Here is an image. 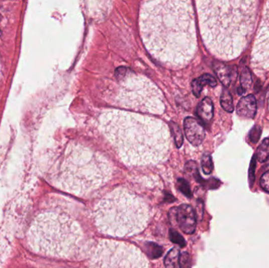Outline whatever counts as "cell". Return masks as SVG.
Wrapping results in <instances>:
<instances>
[{"label":"cell","instance_id":"6","mask_svg":"<svg viewBox=\"0 0 269 268\" xmlns=\"http://www.w3.org/2000/svg\"><path fill=\"white\" fill-rule=\"evenodd\" d=\"M98 231L113 237H131L149 222V208L137 194L118 188L98 201L93 211Z\"/></svg>","mask_w":269,"mask_h":268},{"label":"cell","instance_id":"8","mask_svg":"<svg viewBox=\"0 0 269 268\" xmlns=\"http://www.w3.org/2000/svg\"><path fill=\"white\" fill-rule=\"evenodd\" d=\"M90 268H149L141 250L128 243L103 240L90 259Z\"/></svg>","mask_w":269,"mask_h":268},{"label":"cell","instance_id":"1","mask_svg":"<svg viewBox=\"0 0 269 268\" xmlns=\"http://www.w3.org/2000/svg\"><path fill=\"white\" fill-rule=\"evenodd\" d=\"M140 34L146 49L169 67L189 63L197 51L192 6L185 0H156L143 4Z\"/></svg>","mask_w":269,"mask_h":268},{"label":"cell","instance_id":"24","mask_svg":"<svg viewBox=\"0 0 269 268\" xmlns=\"http://www.w3.org/2000/svg\"><path fill=\"white\" fill-rule=\"evenodd\" d=\"M178 183L179 188H180V190L182 191L183 194H185V195L187 196V197H188V198H191V191L188 183H187L185 180L180 179V180H179Z\"/></svg>","mask_w":269,"mask_h":268},{"label":"cell","instance_id":"21","mask_svg":"<svg viewBox=\"0 0 269 268\" xmlns=\"http://www.w3.org/2000/svg\"><path fill=\"white\" fill-rule=\"evenodd\" d=\"M170 127H171L172 131L173 133V138H174L175 143L177 144V147H181L183 142H184V138H183V134L181 132V130H180V127L174 122H171L170 123Z\"/></svg>","mask_w":269,"mask_h":268},{"label":"cell","instance_id":"2","mask_svg":"<svg viewBox=\"0 0 269 268\" xmlns=\"http://www.w3.org/2000/svg\"><path fill=\"white\" fill-rule=\"evenodd\" d=\"M99 128L125 165H156L167 158L170 133L159 119L124 111H106L99 117Z\"/></svg>","mask_w":269,"mask_h":268},{"label":"cell","instance_id":"22","mask_svg":"<svg viewBox=\"0 0 269 268\" xmlns=\"http://www.w3.org/2000/svg\"><path fill=\"white\" fill-rule=\"evenodd\" d=\"M169 235H170V239H171L172 241L179 244L181 247L185 246V240L184 239V237L182 236L179 234L178 232L174 230H171L169 232Z\"/></svg>","mask_w":269,"mask_h":268},{"label":"cell","instance_id":"17","mask_svg":"<svg viewBox=\"0 0 269 268\" xmlns=\"http://www.w3.org/2000/svg\"><path fill=\"white\" fill-rule=\"evenodd\" d=\"M220 104L224 110L228 112H232L234 110L233 107V100L231 93L227 89L224 88L222 91L221 97H220Z\"/></svg>","mask_w":269,"mask_h":268},{"label":"cell","instance_id":"11","mask_svg":"<svg viewBox=\"0 0 269 268\" xmlns=\"http://www.w3.org/2000/svg\"><path fill=\"white\" fill-rule=\"evenodd\" d=\"M186 137L192 145L198 147L203 142L206 132L203 125L195 118L187 117L184 120Z\"/></svg>","mask_w":269,"mask_h":268},{"label":"cell","instance_id":"10","mask_svg":"<svg viewBox=\"0 0 269 268\" xmlns=\"http://www.w3.org/2000/svg\"><path fill=\"white\" fill-rule=\"evenodd\" d=\"M171 213L177 220L180 230L185 234H191L196 228L197 219L195 212L188 205H180L179 208H172Z\"/></svg>","mask_w":269,"mask_h":268},{"label":"cell","instance_id":"23","mask_svg":"<svg viewBox=\"0 0 269 268\" xmlns=\"http://www.w3.org/2000/svg\"><path fill=\"white\" fill-rule=\"evenodd\" d=\"M180 268H191V257L188 252H183L179 259Z\"/></svg>","mask_w":269,"mask_h":268},{"label":"cell","instance_id":"26","mask_svg":"<svg viewBox=\"0 0 269 268\" xmlns=\"http://www.w3.org/2000/svg\"><path fill=\"white\" fill-rule=\"evenodd\" d=\"M255 166H256V164H255V158H253V160H252V162H251L249 174V182H250L251 186L253 185V182H254Z\"/></svg>","mask_w":269,"mask_h":268},{"label":"cell","instance_id":"13","mask_svg":"<svg viewBox=\"0 0 269 268\" xmlns=\"http://www.w3.org/2000/svg\"><path fill=\"white\" fill-rule=\"evenodd\" d=\"M198 116L205 123L211 121L213 116V104L209 98H205L199 103L197 109Z\"/></svg>","mask_w":269,"mask_h":268},{"label":"cell","instance_id":"5","mask_svg":"<svg viewBox=\"0 0 269 268\" xmlns=\"http://www.w3.org/2000/svg\"><path fill=\"white\" fill-rule=\"evenodd\" d=\"M82 240L79 223L66 214L55 211L37 214L26 233L28 248L48 257H72L78 252Z\"/></svg>","mask_w":269,"mask_h":268},{"label":"cell","instance_id":"9","mask_svg":"<svg viewBox=\"0 0 269 268\" xmlns=\"http://www.w3.org/2000/svg\"><path fill=\"white\" fill-rule=\"evenodd\" d=\"M255 71H269V1L266 3L260 27L251 54Z\"/></svg>","mask_w":269,"mask_h":268},{"label":"cell","instance_id":"25","mask_svg":"<svg viewBox=\"0 0 269 268\" xmlns=\"http://www.w3.org/2000/svg\"><path fill=\"white\" fill-rule=\"evenodd\" d=\"M260 186L266 192L269 193V171L262 175L260 178Z\"/></svg>","mask_w":269,"mask_h":268},{"label":"cell","instance_id":"19","mask_svg":"<svg viewBox=\"0 0 269 268\" xmlns=\"http://www.w3.org/2000/svg\"><path fill=\"white\" fill-rule=\"evenodd\" d=\"M240 83L244 91L249 89L252 84V76H251L250 71L247 67L243 68L241 72Z\"/></svg>","mask_w":269,"mask_h":268},{"label":"cell","instance_id":"7","mask_svg":"<svg viewBox=\"0 0 269 268\" xmlns=\"http://www.w3.org/2000/svg\"><path fill=\"white\" fill-rule=\"evenodd\" d=\"M115 74L119 81L115 105L137 112L163 113V94L153 82L126 68L116 69Z\"/></svg>","mask_w":269,"mask_h":268},{"label":"cell","instance_id":"18","mask_svg":"<svg viewBox=\"0 0 269 268\" xmlns=\"http://www.w3.org/2000/svg\"><path fill=\"white\" fill-rule=\"evenodd\" d=\"M256 156L260 162H265L269 159V138L262 142L260 147L257 149Z\"/></svg>","mask_w":269,"mask_h":268},{"label":"cell","instance_id":"14","mask_svg":"<svg viewBox=\"0 0 269 268\" xmlns=\"http://www.w3.org/2000/svg\"><path fill=\"white\" fill-rule=\"evenodd\" d=\"M206 85H209L210 87H216V79L213 76H211V75L205 74L193 81V93H194L195 96H200L202 88H203L204 86Z\"/></svg>","mask_w":269,"mask_h":268},{"label":"cell","instance_id":"16","mask_svg":"<svg viewBox=\"0 0 269 268\" xmlns=\"http://www.w3.org/2000/svg\"><path fill=\"white\" fill-rule=\"evenodd\" d=\"M180 251L178 248H172L165 259V265L166 268H177L179 264V259H180Z\"/></svg>","mask_w":269,"mask_h":268},{"label":"cell","instance_id":"27","mask_svg":"<svg viewBox=\"0 0 269 268\" xmlns=\"http://www.w3.org/2000/svg\"><path fill=\"white\" fill-rule=\"evenodd\" d=\"M1 76H2V65H1V62H0V79H1Z\"/></svg>","mask_w":269,"mask_h":268},{"label":"cell","instance_id":"4","mask_svg":"<svg viewBox=\"0 0 269 268\" xmlns=\"http://www.w3.org/2000/svg\"><path fill=\"white\" fill-rule=\"evenodd\" d=\"M112 173V165L103 155L71 144L50 171V180L57 188L80 196L103 186Z\"/></svg>","mask_w":269,"mask_h":268},{"label":"cell","instance_id":"12","mask_svg":"<svg viewBox=\"0 0 269 268\" xmlns=\"http://www.w3.org/2000/svg\"><path fill=\"white\" fill-rule=\"evenodd\" d=\"M256 112V98L252 94L241 98L237 105V113L244 118L254 117Z\"/></svg>","mask_w":269,"mask_h":268},{"label":"cell","instance_id":"3","mask_svg":"<svg viewBox=\"0 0 269 268\" xmlns=\"http://www.w3.org/2000/svg\"><path fill=\"white\" fill-rule=\"evenodd\" d=\"M255 0H200L197 2L201 35L206 48L222 60L240 56L256 27Z\"/></svg>","mask_w":269,"mask_h":268},{"label":"cell","instance_id":"20","mask_svg":"<svg viewBox=\"0 0 269 268\" xmlns=\"http://www.w3.org/2000/svg\"><path fill=\"white\" fill-rule=\"evenodd\" d=\"M202 168L205 174L209 175L213 172V164L210 154H204L202 158Z\"/></svg>","mask_w":269,"mask_h":268},{"label":"cell","instance_id":"29","mask_svg":"<svg viewBox=\"0 0 269 268\" xmlns=\"http://www.w3.org/2000/svg\"><path fill=\"white\" fill-rule=\"evenodd\" d=\"M268 105H269V101H268Z\"/></svg>","mask_w":269,"mask_h":268},{"label":"cell","instance_id":"28","mask_svg":"<svg viewBox=\"0 0 269 268\" xmlns=\"http://www.w3.org/2000/svg\"><path fill=\"white\" fill-rule=\"evenodd\" d=\"M0 35H1V32H0Z\"/></svg>","mask_w":269,"mask_h":268},{"label":"cell","instance_id":"15","mask_svg":"<svg viewBox=\"0 0 269 268\" xmlns=\"http://www.w3.org/2000/svg\"><path fill=\"white\" fill-rule=\"evenodd\" d=\"M215 72L225 87L229 85L231 80V71L229 67H227V65L224 64H216L215 65Z\"/></svg>","mask_w":269,"mask_h":268}]
</instances>
